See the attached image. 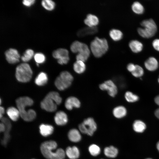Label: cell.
Here are the masks:
<instances>
[{
  "label": "cell",
  "mask_w": 159,
  "mask_h": 159,
  "mask_svg": "<svg viewBox=\"0 0 159 159\" xmlns=\"http://www.w3.org/2000/svg\"><path fill=\"white\" fill-rule=\"evenodd\" d=\"M125 97L126 100L130 102H134L139 100V97L137 95L130 91H127L125 93Z\"/></svg>",
  "instance_id": "34"
},
{
  "label": "cell",
  "mask_w": 159,
  "mask_h": 159,
  "mask_svg": "<svg viewBox=\"0 0 159 159\" xmlns=\"http://www.w3.org/2000/svg\"><path fill=\"white\" fill-rule=\"evenodd\" d=\"M108 44L105 38H100L96 37L91 42V50L94 56L99 58L102 57L108 50Z\"/></svg>",
  "instance_id": "4"
},
{
  "label": "cell",
  "mask_w": 159,
  "mask_h": 159,
  "mask_svg": "<svg viewBox=\"0 0 159 159\" xmlns=\"http://www.w3.org/2000/svg\"><path fill=\"white\" fill-rule=\"evenodd\" d=\"M5 55L7 61L10 64H15L19 62L20 55L15 49H9L5 52Z\"/></svg>",
  "instance_id": "12"
},
{
  "label": "cell",
  "mask_w": 159,
  "mask_h": 159,
  "mask_svg": "<svg viewBox=\"0 0 159 159\" xmlns=\"http://www.w3.org/2000/svg\"><path fill=\"white\" fill-rule=\"evenodd\" d=\"M155 103L159 106V95L156 96L155 99ZM155 116L159 119V108L155 111Z\"/></svg>",
  "instance_id": "38"
},
{
  "label": "cell",
  "mask_w": 159,
  "mask_h": 159,
  "mask_svg": "<svg viewBox=\"0 0 159 159\" xmlns=\"http://www.w3.org/2000/svg\"><path fill=\"white\" fill-rule=\"evenodd\" d=\"M54 121L57 125L63 126L66 125L68 121L67 115L65 112L62 111L57 112L54 117Z\"/></svg>",
  "instance_id": "15"
},
{
  "label": "cell",
  "mask_w": 159,
  "mask_h": 159,
  "mask_svg": "<svg viewBox=\"0 0 159 159\" xmlns=\"http://www.w3.org/2000/svg\"><path fill=\"white\" fill-rule=\"evenodd\" d=\"M104 152L105 155L110 158H115L118 153L117 149L112 146L106 147L104 149Z\"/></svg>",
  "instance_id": "27"
},
{
  "label": "cell",
  "mask_w": 159,
  "mask_h": 159,
  "mask_svg": "<svg viewBox=\"0 0 159 159\" xmlns=\"http://www.w3.org/2000/svg\"></svg>",
  "instance_id": "47"
},
{
  "label": "cell",
  "mask_w": 159,
  "mask_h": 159,
  "mask_svg": "<svg viewBox=\"0 0 159 159\" xmlns=\"http://www.w3.org/2000/svg\"><path fill=\"white\" fill-rule=\"evenodd\" d=\"M57 144L54 140H49L43 142L41 145L40 149L43 156L47 159H64L65 152L62 148L57 149Z\"/></svg>",
  "instance_id": "1"
},
{
  "label": "cell",
  "mask_w": 159,
  "mask_h": 159,
  "mask_svg": "<svg viewBox=\"0 0 159 159\" xmlns=\"http://www.w3.org/2000/svg\"><path fill=\"white\" fill-rule=\"evenodd\" d=\"M158 82L159 83V78L158 79Z\"/></svg>",
  "instance_id": "46"
},
{
  "label": "cell",
  "mask_w": 159,
  "mask_h": 159,
  "mask_svg": "<svg viewBox=\"0 0 159 159\" xmlns=\"http://www.w3.org/2000/svg\"><path fill=\"white\" fill-rule=\"evenodd\" d=\"M73 77L69 72H62L55 81V85L59 90H64L69 87L73 80Z\"/></svg>",
  "instance_id": "7"
},
{
  "label": "cell",
  "mask_w": 159,
  "mask_h": 159,
  "mask_svg": "<svg viewBox=\"0 0 159 159\" xmlns=\"http://www.w3.org/2000/svg\"><path fill=\"white\" fill-rule=\"evenodd\" d=\"M5 125L2 122H1L0 124V131L1 132H4L6 130Z\"/></svg>",
  "instance_id": "41"
},
{
  "label": "cell",
  "mask_w": 159,
  "mask_h": 159,
  "mask_svg": "<svg viewBox=\"0 0 159 159\" xmlns=\"http://www.w3.org/2000/svg\"><path fill=\"white\" fill-rule=\"evenodd\" d=\"M85 62L80 60H77L74 63L73 69L77 74H81L84 73L86 69Z\"/></svg>",
  "instance_id": "25"
},
{
  "label": "cell",
  "mask_w": 159,
  "mask_h": 159,
  "mask_svg": "<svg viewBox=\"0 0 159 159\" xmlns=\"http://www.w3.org/2000/svg\"><path fill=\"white\" fill-rule=\"evenodd\" d=\"M100 90L103 91H107L108 95L111 97H114L117 94V86L111 80L106 81L99 85Z\"/></svg>",
  "instance_id": "11"
},
{
  "label": "cell",
  "mask_w": 159,
  "mask_h": 159,
  "mask_svg": "<svg viewBox=\"0 0 159 159\" xmlns=\"http://www.w3.org/2000/svg\"><path fill=\"white\" fill-rule=\"evenodd\" d=\"M1 119V122L5 125L6 128L1 143L4 146H6L10 138L9 132L11 128V125L9 120L6 117H3Z\"/></svg>",
  "instance_id": "13"
},
{
  "label": "cell",
  "mask_w": 159,
  "mask_h": 159,
  "mask_svg": "<svg viewBox=\"0 0 159 159\" xmlns=\"http://www.w3.org/2000/svg\"><path fill=\"white\" fill-rule=\"evenodd\" d=\"M88 150L90 154L93 156H97L99 155L101 151L100 148L96 145L93 144L90 145Z\"/></svg>",
  "instance_id": "33"
},
{
  "label": "cell",
  "mask_w": 159,
  "mask_h": 159,
  "mask_svg": "<svg viewBox=\"0 0 159 159\" xmlns=\"http://www.w3.org/2000/svg\"><path fill=\"white\" fill-rule=\"evenodd\" d=\"M16 102L17 108L20 112V116L25 121L29 112V110H26L25 108L27 107L33 105V100L28 97H22L17 99Z\"/></svg>",
  "instance_id": "8"
},
{
  "label": "cell",
  "mask_w": 159,
  "mask_h": 159,
  "mask_svg": "<svg viewBox=\"0 0 159 159\" xmlns=\"http://www.w3.org/2000/svg\"><path fill=\"white\" fill-rule=\"evenodd\" d=\"M1 99H0V104H1Z\"/></svg>",
  "instance_id": "44"
},
{
  "label": "cell",
  "mask_w": 159,
  "mask_h": 159,
  "mask_svg": "<svg viewBox=\"0 0 159 159\" xmlns=\"http://www.w3.org/2000/svg\"><path fill=\"white\" fill-rule=\"evenodd\" d=\"M113 115L117 118H121L125 117L127 114L125 108L122 106H117L114 108L112 111Z\"/></svg>",
  "instance_id": "23"
},
{
  "label": "cell",
  "mask_w": 159,
  "mask_h": 159,
  "mask_svg": "<svg viewBox=\"0 0 159 159\" xmlns=\"http://www.w3.org/2000/svg\"><path fill=\"white\" fill-rule=\"evenodd\" d=\"M133 128L136 132L141 133L144 131L146 128L145 124L142 121L137 120L133 124Z\"/></svg>",
  "instance_id": "28"
},
{
  "label": "cell",
  "mask_w": 159,
  "mask_h": 159,
  "mask_svg": "<svg viewBox=\"0 0 159 159\" xmlns=\"http://www.w3.org/2000/svg\"><path fill=\"white\" fill-rule=\"evenodd\" d=\"M135 68V65L132 63L129 64L127 66V69L131 73L134 71Z\"/></svg>",
  "instance_id": "40"
},
{
  "label": "cell",
  "mask_w": 159,
  "mask_h": 159,
  "mask_svg": "<svg viewBox=\"0 0 159 159\" xmlns=\"http://www.w3.org/2000/svg\"><path fill=\"white\" fill-rule=\"evenodd\" d=\"M85 23L88 26H96L99 24V20L96 16L91 14H88L84 20Z\"/></svg>",
  "instance_id": "20"
},
{
  "label": "cell",
  "mask_w": 159,
  "mask_h": 159,
  "mask_svg": "<svg viewBox=\"0 0 159 159\" xmlns=\"http://www.w3.org/2000/svg\"><path fill=\"white\" fill-rule=\"evenodd\" d=\"M6 113L9 117L14 121L17 120L20 116L18 109L13 107H10L7 109Z\"/></svg>",
  "instance_id": "21"
},
{
  "label": "cell",
  "mask_w": 159,
  "mask_h": 159,
  "mask_svg": "<svg viewBox=\"0 0 159 159\" xmlns=\"http://www.w3.org/2000/svg\"><path fill=\"white\" fill-rule=\"evenodd\" d=\"M130 48L132 52L137 53L141 52L143 48L142 44L137 40H132L129 44Z\"/></svg>",
  "instance_id": "24"
},
{
  "label": "cell",
  "mask_w": 159,
  "mask_h": 159,
  "mask_svg": "<svg viewBox=\"0 0 159 159\" xmlns=\"http://www.w3.org/2000/svg\"><path fill=\"white\" fill-rule=\"evenodd\" d=\"M132 74L135 77H140L143 74L144 71L143 68L140 66L135 65V68L132 73Z\"/></svg>",
  "instance_id": "36"
},
{
  "label": "cell",
  "mask_w": 159,
  "mask_h": 159,
  "mask_svg": "<svg viewBox=\"0 0 159 159\" xmlns=\"http://www.w3.org/2000/svg\"><path fill=\"white\" fill-rule=\"evenodd\" d=\"M156 148L158 150L159 152V141H158L157 143Z\"/></svg>",
  "instance_id": "43"
},
{
  "label": "cell",
  "mask_w": 159,
  "mask_h": 159,
  "mask_svg": "<svg viewBox=\"0 0 159 159\" xmlns=\"http://www.w3.org/2000/svg\"><path fill=\"white\" fill-rule=\"evenodd\" d=\"M39 130L41 135L44 137H47L53 133L54 128L51 125L42 124L40 125Z\"/></svg>",
  "instance_id": "19"
},
{
  "label": "cell",
  "mask_w": 159,
  "mask_h": 159,
  "mask_svg": "<svg viewBox=\"0 0 159 159\" xmlns=\"http://www.w3.org/2000/svg\"><path fill=\"white\" fill-rule=\"evenodd\" d=\"M62 100L58 92L55 91L50 92L41 102V107L49 112H54L57 109V105L61 103Z\"/></svg>",
  "instance_id": "2"
},
{
  "label": "cell",
  "mask_w": 159,
  "mask_h": 159,
  "mask_svg": "<svg viewBox=\"0 0 159 159\" xmlns=\"http://www.w3.org/2000/svg\"><path fill=\"white\" fill-rule=\"evenodd\" d=\"M143 28L139 27L137 29L139 34L145 38H150L155 35L157 30V25L152 19H145L140 23Z\"/></svg>",
  "instance_id": "5"
},
{
  "label": "cell",
  "mask_w": 159,
  "mask_h": 159,
  "mask_svg": "<svg viewBox=\"0 0 159 159\" xmlns=\"http://www.w3.org/2000/svg\"><path fill=\"white\" fill-rule=\"evenodd\" d=\"M48 81V77L45 73L42 72L40 73L36 77L35 82L37 85L42 86L45 85Z\"/></svg>",
  "instance_id": "26"
},
{
  "label": "cell",
  "mask_w": 159,
  "mask_h": 159,
  "mask_svg": "<svg viewBox=\"0 0 159 159\" xmlns=\"http://www.w3.org/2000/svg\"><path fill=\"white\" fill-rule=\"evenodd\" d=\"M41 4L45 9L48 11H52L53 10L55 5V2L51 0H42Z\"/></svg>",
  "instance_id": "31"
},
{
  "label": "cell",
  "mask_w": 159,
  "mask_h": 159,
  "mask_svg": "<svg viewBox=\"0 0 159 159\" xmlns=\"http://www.w3.org/2000/svg\"><path fill=\"white\" fill-rule=\"evenodd\" d=\"M68 136L70 140L73 142H78L81 139L80 132L76 129L70 130L68 132Z\"/></svg>",
  "instance_id": "22"
},
{
  "label": "cell",
  "mask_w": 159,
  "mask_h": 159,
  "mask_svg": "<svg viewBox=\"0 0 159 159\" xmlns=\"http://www.w3.org/2000/svg\"><path fill=\"white\" fill-rule=\"evenodd\" d=\"M34 52L32 49L26 50L21 57V60L25 63L29 61L34 55Z\"/></svg>",
  "instance_id": "32"
},
{
  "label": "cell",
  "mask_w": 159,
  "mask_h": 159,
  "mask_svg": "<svg viewBox=\"0 0 159 159\" xmlns=\"http://www.w3.org/2000/svg\"><path fill=\"white\" fill-rule=\"evenodd\" d=\"M158 62L157 59L153 57H149L144 63L145 68L150 71L156 70L158 67Z\"/></svg>",
  "instance_id": "18"
},
{
  "label": "cell",
  "mask_w": 159,
  "mask_h": 159,
  "mask_svg": "<svg viewBox=\"0 0 159 159\" xmlns=\"http://www.w3.org/2000/svg\"><path fill=\"white\" fill-rule=\"evenodd\" d=\"M65 152L66 155L70 159H77L80 155L78 148L75 146L68 147Z\"/></svg>",
  "instance_id": "17"
},
{
  "label": "cell",
  "mask_w": 159,
  "mask_h": 159,
  "mask_svg": "<svg viewBox=\"0 0 159 159\" xmlns=\"http://www.w3.org/2000/svg\"><path fill=\"white\" fill-rule=\"evenodd\" d=\"M5 110L4 108L1 106L0 107V118L1 119L3 117V115L4 113Z\"/></svg>",
  "instance_id": "42"
},
{
  "label": "cell",
  "mask_w": 159,
  "mask_h": 159,
  "mask_svg": "<svg viewBox=\"0 0 159 159\" xmlns=\"http://www.w3.org/2000/svg\"><path fill=\"white\" fill-rule=\"evenodd\" d=\"M79 128L82 133L92 136L97 129L96 122L92 117L85 119L79 126Z\"/></svg>",
  "instance_id": "9"
},
{
  "label": "cell",
  "mask_w": 159,
  "mask_h": 159,
  "mask_svg": "<svg viewBox=\"0 0 159 159\" xmlns=\"http://www.w3.org/2000/svg\"><path fill=\"white\" fill-rule=\"evenodd\" d=\"M97 32L98 28L96 26L92 27L88 26L80 29L78 32L77 35L79 37H82L95 34Z\"/></svg>",
  "instance_id": "16"
},
{
  "label": "cell",
  "mask_w": 159,
  "mask_h": 159,
  "mask_svg": "<svg viewBox=\"0 0 159 159\" xmlns=\"http://www.w3.org/2000/svg\"><path fill=\"white\" fill-rule=\"evenodd\" d=\"M152 45L155 49L159 51V39H154Z\"/></svg>",
  "instance_id": "39"
},
{
  "label": "cell",
  "mask_w": 159,
  "mask_h": 159,
  "mask_svg": "<svg viewBox=\"0 0 159 159\" xmlns=\"http://www.w3.org/2000/svg\"><path fill=\"white\" fill-rule=\"evenodd\" d=\"M32 71L27 63H24L18 65L16 69L15 76L17 80L21 82H27L31 79Z\"/></svg>",
  "instance_id": "6"
},
{
  "label": "cell",
  "mask_w": 159,
  "mask_h": 159,
  "mask_svg": "<svg viewBox=\"0 0 159 159\" xmlns=\"http://www.w3.org/2000/svg\"><path fill=\"white\" fill-rule=\"evenodd\" d=\"M35 1V0H24L23 1L22 3L24 6L29 7L33 4Z\"/></svg>",
  "instance_id": "37"
},
{
  "label": "cell",
  "mask_w": 159,
  "mask_h": 159,
  "mask_svg": "<svg viewBox=\"0 0 159 159\" xmlns=\"http://www.w3.org/2000/svg\"><path fill=\"white\" fill-rule=\"evenodd\" d=\"M34 58L37 64L43 63L45 60V55L41 53H37L34 54Z\"/></svg>",
  "instance_id": "35"
},
{
  "label": "cell",
  "mask_w": 159,
  "mask_h": 159,
  "mask_svg": "<svg viewBox=\"0 0 159 159\" xmlns=\"http://www.w3.org/2000/svg\"><path fill=\"white\" fill-rule=\"evenodd\" d=\"M65 107L68 110H71L73 108H79L81 106V102L80 100L74 96L68 97L65 102Z\"/></svg>",
  "instance_id": "14"
},
{
  "label": "cell",
  "mask_w": 159,
  "mask_h": 159,
  "mask_svg": "<svg viewBox=\"0 0 159 159\" xmlns=\"http://www.w3.org/2000/svg\"><path fill=\"white\" fill-rule=\"evenodd\" d=\"M70 48L72 52L77 53L76 57L77 60L85 62L90 56V49L87 45L84 43L75 41L71 45Z\"/></svg>",
  "instance_id": "3"
},
{
  "label": "cell",
  "mask_w": 159,
  "mask_h": 159,
  "mask_svg": "<svg viewBox=\"0 0 159 159\" xmlns=\"http://www.w3.org/2000/svg\"><path fill=\"white\" fill-rule=\"evenodd\" d=\"M132 9L135 13L138 14H141L144 11V8L140 2L136 1L132 4Z\"/></svg>",
  "instance_id": "30"
},
{
  "label": "cell",
  "mask_w": 159,
  "mask_h": 159,
  "mask_svg": "<svg viewBox=\"0 0 159 159\" xmlns=\"http://www.w3.org/2000/svg\"><path fill=\"white\" fill-rule=\"evenodd\" d=\"M109 35L112 40L118 41L122 38L123 34L121 31L118 29H112L110 31Z\"/></svg>",
  "instance_id": "29"
},
{
  "label": "cell",
  "mask_w": 159,
  "mask_h": 159,
  "mask_svg": "<svg viewBox=\"0 0 159 159\" xmlns=\"http://www.w3.org/2000/svg\"><path fill=\"white\" fill-rule=\"evenodd\" d=\"M152 159L150 158H146V159Z\"/></svg>",
  "instance_id": "45"
},
{
  "label": "cell",
  "mask_w": 159,
  "mask_h": 159,
  "mask_svg": "<svg viewBox=\"0 0 159 159\" xmlns=\"http://www.w3.org/2000/svg\"><path fill=\"white\" fill-rule=\"evenodd\" d=\"M52 55L53 57L57 59L58 63L61 65L67 64L69 60V52L64 48H59L54 51Z\"/></svg>",
  "instance_id": "10"
}]
</instances>
